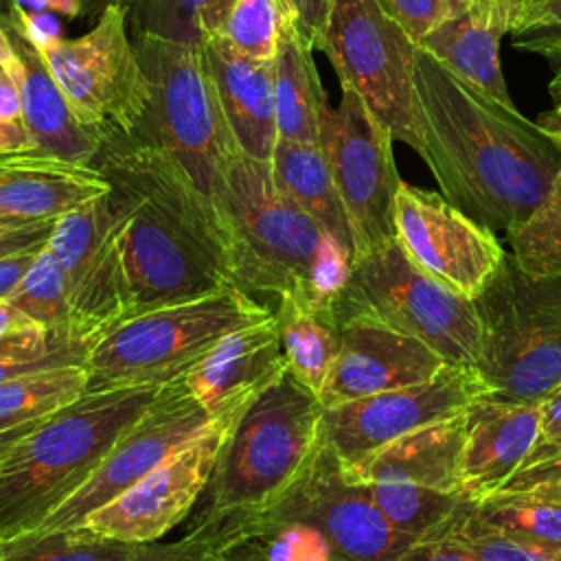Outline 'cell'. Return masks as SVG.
Here are the masks:
<instances>
[{
  "instance_id": "obj_33",
  "label": "cell",
  "mask_w": 561,
  "mask_h": 561,
  "mask_svg": "<svg viewBox=\"0 0 561 561\" xmlns=\"http://www.w3.org/2000/svg\"><path fill=\"white\" fill-rule=\"evenodd\" d=\"M90 344L72 331L22 327L0 335V383L42 368L85 364Z\"/></svg>"
},
{
  "instance_id": "obj_10",
  "label": "cell",
  "mask_w": 561,
  "mask_h": 561,
  "mask_svg": "<svg viewBox=\"0 0 561 561\" xmlns=\"http://www.w3.org/2000/svg\"><path fill=\"white\" fill-rule=\"evenodd\" d=\"M320 50L331 61L340 88L353 90L394 140L421 156L419 46L383 13L377 0H335Z\"/></svg>"
},
{
  "instance_id": "obj_52",
  "label": "cell",
  "mask_w": 561,
  "mask_h": 561,
  "mask_svg": "<svg viewBox=\"0 0 561 561\" xmlns=\"http://www.w3.org/2000/svg\"><path fill=\"white\" fill-rule=\"evenodd\" d=\"M31 324L33 322L26 316H22L9 300H0V335Z\"/></svg>"
},
{
  "instance_id": "obj_14",
  "label": "cell",
  "mask_w": 561,
  "mask_h": 561,
  "mask_svg": "<svg viewBox=\"0 0 561 561\" xmlns=\"http://www.w3.org/2000/svg\"><path fill=\"white\" fill-rule=\"evenodd\" d=\"M392 140L390 129L348 88H342L337 107H327L322 116L320 147L348 219L353 259L394 239V197L401 178Z\"/></svg>"
},
{
  "instance_id": "obj_48",
  "label": "cell",
  "mask_w": 561,
  "mask_h": 561,
  "mask_svg": "<svg viewBox=\"0 0 561 561\" xmlns=\"http://www.w3.org/2000/svg\"><path fill=\"white\" fill-rule=\"evenodd\" d=\"M44 245H37V248H31V250H22L18 254L0 259V300H7L13 294V289L18 287V283L22 280V276L26 274V270L31 267V263L35 261L37 252Z\"/></svg>"
},
{
  "instance_id": "obj_15",
  "label": "cell",
  "mask_w": 561,
  "mask_h": 561,
  "mask_svg": "<svg viewBox=\"0 0 561 561\" xmlns=\"http://www.w3.org/2000/svg\"><path fill=\"white\" fill-rule=\"evenodd\" d=\"M210 421L213 416L193 397L184 379L162 386L149 408L114 443L96 471L35 530L79 526L92 511L127 491L175 449L204 432Z\"/></svg>"
},
{
  "instance_id": "obj_20",
  "label": "cell",
  "mask_w": 561,
  "mask_h": 561,
  "mask_svg": "<svg viewBox=\"0 0 561 561\" xmlns=\"http://www.w3.org/2000/svg\"><path fill=\"white\" fill-rule=\"evenodd\" d=\"M445 359L425 342L375 324L340 327V351L320 392L324 408L412 386L440 373Z\"/></svg>"
},
{
  "instance_id": "obj_22",
  "label": "cell",
  "mask_w": 561,
  "mask_h": 561,
  "mask_svg": "<svg viewBox=\"0 0 561 561\" xmlns=\"http://www.w3.org/2000/svg\"><path fill=\"white\" fill-rule=\"evenodd\" d=\"M539 403L478 397L465 410V438L458 460L460 489L480 500L497 491L530 456L539 440Z\"/></svg>"
},
{
  "instance_id": "obj_53",
  "label": "cell",
  "mask_w": 561,
  "mask_h": 561,
  "mask_svg": "<svg viewBox=\"0 0 561 561\" xmlns=\"http://www.w3.org/2000/svg\"><path fill=\"white\" fill-rule=\"evenodd\" d=\"M44 421V419H42ZM42 421H33V423H26V425H20V427H11L7 432H0V465L4 462V458L9 456V451L31 432L35 430Z\"/></svg>"
},
{
  "instance_id": "obj_44",
  "label": "cell",
  "mask_w": 561,
  "mask_h": 561,
  "mask_svg": "<svg viewBox=\"0 0 561 561\" xmlns=\"http://www.w3.org/2000/svg\"><path fill=\"white\" fill-rule=\"evenodd\" d=\"M294 18H296V26L300 31V35L305 37V42L316 50H320L322 37H324V28L333 9L335 0H287Z\"/></svg>"
},
{
  "instance_id": "obj_2",
  "label": "cell",
  "mask_w": 561,
  "mask_h": 561,
  "mask_svg": "<svg viewBox=\"0 0 561 561\" xmlns=\"http://www.w3.org/2000/svg\"><path fill=\"white\" fill-rule=\"evenodd\" d=\"M421 158L447 202L484 228L508 234L546 197L561 147L506 105L416 50Z\"/></svg>"
},
{
  "instance_id": "obj_37",
  "label": "cell",
  "mask_w": 561,
  "mask_h": 561,
  "mask_svg": "<svg viewBox=\"0 0 561 561\" xmlns=\"http://www.w3.org/2000/svg\"><path fill=\"white\" fill-rule=\"evenodd\" d=\"M232 0H138V33H158L175 39L199 42L217 35Z\"/></svg>"
},
{
  "instance_id": "obj_4",
  "label": "cell",
  "mask_w": 561,
  "mask_h": 561,
  "mask_svg": "<svg viewBox=\"0 0 561 561\" xmlns=\"http://www.w3.org/2000/svg\"><path fill=\"white\" fill-rule=\"evenodd\" d=\"M230 285L313 302V274L333 239L274 182L265 160L232 151L210 184ZM322 307V305H320Z\"/></svg>"
},
{
  "instance_id": "obj_21",
  "label": "cell",
  "mask_w": 561,
  "mask_h": 561,
  "mask_svg": "<svg viewBox=\"0 0 561 561\" xmlns=\"http://www.w3.org/2000/svg\"><path fill=\"white\" fill-rule=\"evenodd\" d=\"M287 373L274 313L224 335L182 379L213 419L243 412Z\"/></svg>"
},
{
  "instance_id": "obj_12",
  "label": "cell",
  "mask_w": 561,
  "mask_h": 561,
  "mask_svg": "<svg viewBox=\"0 0 561 561\" xmlns=\"http://www.w3.org/2000/svg\"><path fill=\"white\" fill-rule=\"evenodd\" d=\"M465 410L388 443L355 467L344 462L388 522L414 541L440 535L471 504L458 478Z\"/></svg>"
},
{
  "instance_id": "obj_17",
  "label": "cell",
  "mask_w": 561,
  "mask_h": 561,
  "mask_svg": "<svg viewBox=\"0 0 561 561\" xmlns=\"http://www.w3.org/2000/svg\"><path fill=\"white\" fill-rule=\"evenodd\" d=\"M394 239L421 272L471 300L506 256L493 230L458 210L443 193L403 180L394 197Z\"/></svg>"
},
{
  "instance_id": "obj_49",
  "label": "cell",
  "mask_w": 561,
  "mask_h": 561,
  "mask_svg": "<svg viewBox=\"0 0 561 561\" xmlns=\"http://www.w3.org/2000/svg\"><path fill=\"white\" fill-rule=\"evenodd\" d=\"M0 121L24 125L20 88L9 68H0Z\"/></svg>"
},
{
  "instance_id": "obj_23",
  "label": "cell",
  "mask_w": 561,
  "mask_h": 561,
  "mask_svg": "<svg viewBox=\"0 0 561 561\" xmlns=\"http://www.w3.org/2000/svg\"><path fill=\"white\" fill-rule=\"evenodd\" d=\"M199 46L237 149L270 162L278 140L272 61L239 53L221 35H206Z\"/></svg>"
},
{
  "instance_id": "obj_42",
  "label": "cell",
  "mask_w": 561,
  "mask_h": 561,
  "mask_svg": "<svg viewBox=\"0 0 561 561\" xmlns=\"http://www.w3.org/2000/svg\"><path fill=\"white\" fill-rule=\"evenodd\" d=\"M493 493H526L561 502V445L535 447L524 465Z\"/></svg>"
},
{
  "instance_id": "obj_30",
  "label": "cell",
  "mask_w": 561,
  "mask_h": 561,
  "mask_svg": "<svg viewBox=\"0 0 561 561\" xmlns=\"http://www.w3.org/2000/svg\"><path fill=\"white\" fill-rule=\"evenodd\" d=\"M85 388V364L42 368L0 383V432L48 419L77 401Z\"/></svg>"
},
{
  "instance_id": "obj_29",
  "label": "cell",
  "mask_w": 561,
  "mask_h": 561,
  "mask_svg": "<svg viewBox=\"0 0 561 561\" xmlns=\"http://www.w3.org/2000/svg\"><path fill=\"white\" fill-rule=\"evenodd\" d=\"M274 320L287 373L320 397L340 351V327L331 307L283 296L274 309Z\"/></svg>"
},
{
  "instance_id": "obj_8",
  "label": "cell",
  "mask_w": 561,
  "mask_h": 561,
  "mask_svg": "<svg viewBox=\"0 0 561 561\" xmlns=\"http://www.w3.org/2000/svg\"><path fill=\"white\" fill-rule=\"evenodd\" d=\"M331 313L337 327L375 324L416 337L449 366L473 368L478 362L480 320L473 300L421 272L397 239L353 259Z\"/></svg>"
},
{
  "instance_id": "obj_47",
  "label": "cell",
  "mask_w": 561,
  "mask_h": 561,
  "mask_svg": "<svg viewBox=\"0 0 561 561\" xmlns=\"http://www.w3.org/2000/svg\"><path fill=\"white\" fill-rule=\"evenodd\" d=\"M539 412H541V430L535 447H559L561 445V386L539 401Z\"/></svg>"
},
{
  "instance_id": "obj_11",
  "label": "cell",
  "mask_w": 561,
  "mask_h": 561,
  "mask_svg": "<svg viewBox=\"0 0 561 561\" xmlns=\"http://www.w3.org/2000/svg\"><path fill=\"white\" fill-rule=\"evenodd\" d=\"M276 526L311 530L329 561H397L414 543L388 522L366 484L322 436L296 480L241 535Z\"/></svg>"
},
{
  "instance_id": "obj_7",
  "label": "cell",
  "mask_w": 561,
  "mask_h": 561,
  "mask_svg": "<svg viewBox=\"0 0 561 561\" xmlns=\"http://www.w3.org/2000/svg\"><path fill=\"white\" fill-rule=\"evenodd\" d=\"M473 305L480 320L473 370L489 397L539 403L561 386V276H530L506 252Z\"/></svg>"
},
{
  "instance_id": "obj_25",
  "label": "cell",
  "mask_w": 561,
  "mask_h": 561,
  "mask_svg": "<svg viewBox=\"0 0 561 561\" xmlns=\"http://www.w3.org/2000/svg\"><path fill=\"white\" fill-rule=\"evenodd\" d=\"M522 0H476L432 31L419 48L489 96L513 105L500 66V42L515 26Z\"/></svg>"
},
{
  "instance_id": "obj_27",
  "label": "cell",
  "mask_w": 561,
  "mask_h": 561,
  "mask_svg": "<svg viewBox=\"0 0 561 561\" xmlns=\"http://www.w3.org/2000/svg\"><path fill=\"white\" fill-rule=\"evenodd\" d=\"M272 66L278 138L320 145V125L329 103L313 61V48L296 24L283 33Z\"/></svg>"
},
{
  "instance_id": "obj_5",
  "label": "cell",
  "mask_w": 561,
  "mask_h": 561,
  "mask_svg": "<svg viewBox=\"0 0 561 561\" xmlns=\"http://www.w3.org/2000/svg\"><path fill=\"white\" fill-rule=\"evenodd\" d=\"M160 388L83 392L44 419L0 465V535L35 530L101 465Z\"/></svg>"
},
{
  "instance_id": "obj_28",
  "label": "cell",
  "mask_w": 561,
  "mask_h": 561,
  "mask_svg": "<svg viewBox=\"0 0 561 561\" xmlns=\"http://www.w3.org/2000/svg\"><path fill=\"white\" fill-rule=\"evenodd\" d=\"M270 167L278 188L309 213L329 237L353 254L348 219L322 147L278 138Z\"/></svg>"
},
{
  "instance_id": "obj_16",
  "label": "cell",
  "mask_w": 561,
  "mask_h": 561,
  "mask_svg": "<svg viewBox=\"0 0 561 561\" xmlns=\"http://www.w3.org/2000/svg\"><path fill=\"white\" fill-rule=\"evenodd\" d=\"M243 412L213 419L127 491L92 511L79 526L129 543L156 541L202 500L221 447Z\"/></svg>"
},
{
  "instance_id": "obj_34",
  "label": "cell",
  "mask_w": 561,
  "mask_h": 561,
  "mask_svg": "<svg viewBox=\"0 0 561 561\" xmlns=\"http://www.w3.org/2000/svg\"><path fill=\"white\" fill-rule=\"evenodd\" d=\"M511 256L530 276H561V171L539 206L506 234Z\"/></svg>"
},
{
  "instance_id": "obj_46",
  "label": "cell",
  "mask_w": 561,
  "mask_h": 561,
  "mask_svg": "<svg viewBox=\"0 0 561 561\" xmlns=\"http://www.w3.org/2000/svg\"><path fill=\"white\" fill-rule=\"evenodd\" d=\"M397 561H473L447 537H430L414 541Z\"/></svg>"
},
{
  "instance_id": "obj_31",
  "label": "cell",
  "mask_w": 561,
  "mask_h": 561,
  "mask_svg": "<svg viewBox=\"0 0 561 561\" xmlns=\"http://www.w3.org/2000/svg\"><path fill=\"white\" fill-rule=\"evenodd\" d=\"M469 515L502 535L561 548V502L526 493H489L471 502Z\"/></svg>"
},
{
  "instance_id": "obj_45",
  "label": "cell",
  "mask_w": 561,
  "mask_h": 561,
  "mask_svg": "<svg viewBox=\"0 0 561 561\" xmlns=\"http://www.w3.org/2000/svg\"><path fill=\"white\" fill-rule=\"evenodd\" d=\"M55 219H46V221H37V224H28L9 232L0 234V259L18 254L22 250H31L37 245H44L50 237Z\"/></svg>"
},
{
  "instance_id": "obj_59",
  "label": "cell",
  "mask_w": 561,
  "mask_h": 561,
  "mask_svg": "<svg viewBox=\"0 0 561 561\" xmlns=\"http://www.w3.org/2000/svg\"><path fill=\"white\" fill-rule=\"evenodd\" d=\"M7 160H9V156H0V167H2Z\"/></svg>"
},
{
  "instance_id": "obj_32",
  "label": "cell",
  "mask_w": 561,
  "mask_h": 561,
  "mask_svg": "<svg viewBox=\"0 0 561 561\" xmlns=\"http://www.w3.org/2000/svg\"><path fill=\"white\" fill-rule=\"evenodd\" d=\"M134 550L136 543L75 526L7 539L2 561H131Z\"/></svg>"
},
{
  "instance_id": "obj_50",
  "label": "cell",
  "mask_w": 561,
  "mask_h": 561,
  "mask_svg": "<svg viewBox=\"0 0 561 561\" xmlns=\"http://www.w3.org/2000/svg\"><path fill=\"white\" fill-rule=\"evenodd\" d=\"M13 7L26 13H55L77 18L83 11V0H4V9Z\"/></svg>"
},
{
  "instance_id": "obj_57",
  "label": "cell",
  "mask_w": 561,
  "mask_h": 561,
  "mask_svg": "<svg viewBox=\"0 0 561 561\" xmlns=\"http://www.w3.org/2000/svg\"><path fill=\"white\" fill-rule=\"evenodd\" d=\"M28 224H37V221H22V219H11V217H0V234L9 232V230H15V228H22V226H28Z\"/></svg>"
},
{
  "instance_id": "obj_24",
  "label": "cell",
  "mask_w": 561,
  "mask_h": 561,
  "mask_svg": "<svg viewBox=\"0 0 561 561\" xmlns=\"http://www.w3.org/2000/svg\"><path fill=\"white\" fill-rule=\"evenodd\" d=\"M7 24V22H4ZM15 61L9 66L22 96V123L39 151L77 167H92L101 138L75 116L44 55L20 31L9 26Z\"/></svg>"
},
{
  "instance_id": "obj_18",
  "label": "cell",
  "mask_w": 561,
  "mask_h": 561,
  "mask_svg": "<svg viewBox=\"0 0 561 561\" xmlns=\"http://www.w3.org/2000/svg\"><path fill=\"white\" fill-rule=\"evenodd\" d=\"M486 394L473 368L445 366L432 379L344 401L322 412V438L355 467L388 443L462 412Z\"/></svg>"
},
{
  "instance_id": "obj_39",
  "label": "cell",
  "mask_w": 561,
  "mask_h": 561,
  "mask_svg": "<svg viewBox=\"0 0 561 561\" xmlns=\"http://www.w3.org/2000/svg\"><path fill=\"white\" fill-rule=\"evenodd\" d=\"M228 561H329L324 543L302 526L250 530L224 546Z\"/></svg>"
},
{
  "instance_id": "obj_43",
  "label": "cell",
  "mask_w": 561,
  "mask_h": 561,
  "mask_svg": "<svg viewBox=\"0 0 561 561\" xmlns=\"http://www.w3.org/2000/svg\"><path fill=\"white\" fill-rule=\"evenodd\" d=\"M131 561H228L226 552L197 535H184L178 541H145L136 543Z\"/></svg>"
},
{
  "instance_id": "obj_13",
  "label": "cell",
  "mask_w": 561,
  "mask_h": 561,
  "mask_svg": "<svg viewBox=\"0 0 561 561\" xmlns=\"http://www.w3.org/2000/svg\"><path fill=\"white\" fill-rule=\"evenodd\" d=\"M39 53L79 123L101 140L131 136L142 125L151 88L129 37L127 2H107L85 35L64 37Z\"/></svg>"
},
{
  "instance_id": "obj_9",
  "label": "cell",
  "mask_w": 561,
  "mask_h": 561,
  "mask_svg": "<svg viewBox=\"0 0 561 561\" xmlns=\"http://www.w3.org/2000/svg\"><path fill=\"white\" fill-rule=\"evenodd\" d=\"M136 48L151 88L142 125L131 134L171 151L208 193L219 164L237 151L199 42L138 33Z\"/></svg>"
},
{
  "instance_id": "obj_36",
  "label": "cell",
  "mask_w": 561,
  "mask_h": 561,
  "mask_svg": "<svg viewBox=\"0 0 561 561\" xmlns=\"http://www.w3.org/2000/svg\"><path fill=\"white\" fill-rule=\"evenodd\" d=\"M7 300L37 327L72 331L66 272L46 245Z\"/></svg>"
},
{
  "instance_id": "obj_3",
  "label": "cell",
  "mask_w": 561,
  "mask_h": 561,
  "mask_svg": "<svg viewBox=\"0 0 561 561\" xmlns=\"http://www.w3.org/2000/svg\"><path fill=\"white\" fill-rule=\"evenodd\" d=\"M318 394L285 373L263 390L228 434L188 535L221 550L296 480L322 436Z\"/></svg>"
},
{
  "instance_id": "obj_41",
  "label": "cell",
  "mask_w": 561,
  "mask_h": 561,
  "mask_svg": "<svg viewBox=\"0 0 561 561\" xmlns=\"http://www.w3.org/2000/svg\"><path fill=\"white\" fill-rule=\"evenodd\" d=\"M476 0H377L383 13L419 46L432 31L465 13Z\"/></svg>"
},
{
  "instance_id": "obj_40",
  "label": "cell",
  "mask_w": 561,
  "mask_h": 561,
  "mask_svg": "<svg viewBox=\"0 0 561 561\" xmlns=\"http://www.w3.org/2000/svg\"><path fill=\"white\" fill-rule=\"evenodd\" d=\"M515 48L543 57L552 68L561 66V0H522L515 26Z\"/></svg>"
},
{
  "instance_id": "obj_6",
  "label": "cell",
  "mask_w": 561,
  "mask_h": 561,
  "mask_svg": "<svg viewBox=\"0 0 561 561\" xmlns=\"http://www.w3.org/2000/svg\"><path fill=\"white\" fill-rule=\"evenodd\" d=\"M272 313L252 294L226 285L208 296L129 318L88 351L85 392L162 388L182 379L224 335Z\"/></svg>"
},
{
  "instance_id": "obj_55",
  "label": "cell",
  "mask_w": 561,
  "mask_h": 561,
  "mask_svg": "<svg viewBox=\"0 0 561 561\" xmlns=\"http://www.w3.org/2000/svg\"><path fill=\"white\" fill-rule=\"evenodd\" d=\"M15 57L18 55H15L9 28H7L4 20H2V13H0V68H9L15 61Z\"/></svg>"
},
{
  "instance_id": "obj_51",
  "label": "cell",
  "mask_w": 561,
  "mask_h": 561,
  "mask_svg": "<svg viewBox=\"0 0 561 561\" xmlns=\"http://www.w3.org/2000/svg\"><path fill=\"white\" fill-rule=\"evenodd\" d=\"M35 149H37V145L33 142V138L24 125L0 121V156L26 153V151H35Z\"/></svg>"
},
{
  "instance_id": "obj_60",
  "label": "cell",
  "mask_w": 561,
  "mask_h": 561,
  "mask_svg": "<svg viewBox=\"0 0 561 561\" xmlns=\"http://www.w3.org/2000/svg\"><path fill=\"white\" fill-rule=\"evenodd\" d=\"M83 2H90V0H83Z\"/></svg>"
},
{
  "instance_id": "obj_58",
  "label": "cell",
  "mask_w": 561,
  "mask_h": 561,
  "mask_svg": "<svg viewBox=\"0 0 561 561\" xmlns=\"http://www.w3.org/2000/svg\"><path fill=\"white\" fill-rule=\"evenodd\" d=\"M4 548H7V539L0 535V561H2V554H4Z\"/></svg>"
},
{
  "instance_id": "obj_26",
  "label": "cell",
  "mask_w": 561,
  "mask_h": 561,
  "mask_svg": "<svg viewBox=\"0 0 561 561\" xmlns=\"http://www.w3.org/2000/svg\"><path fill=\"white\" fill-rule=\"evenodd\" d=\"M110 191L96 167L61 162L39 149L13 153L0 167V217L46 221Z\"/></svg>"
},
{
  "instance_id": "obj_54",
  "label": "cell",
  "mask_w": 561,
  "mask_h": 561,
  "mask_svg": "<svg viewBox=\"0 0 561 561\" xmlns=\"http://www.w3.org/2000/svg\"><path fill=\"white\" fill-rule=\"evenodd\" d=\"M535 123L561 147V110L550 107V110L541 112Z\"/></svg>"
},
{
  "instance_id": "obj_35",
  "label": "cell",
  "mask_w": 561,
  "mask_h": 561,
  "mask_svg": "<svg viewBox=\"0 0 561 561\" xmlns=\"http://www.w3.org/2000/svg\"><path fill=\"white\" fill-rule=\"evenodd\" d=\"M291 24L296 18L287 0H232L217 35L252 59L272 61Z\"/></svg>"
},
{
  "instance_id": "obj_19",
  "label": "cell",
  "mask_w": 561,
  "mask_h": 561,
  "mask_svg": "<svg viewBox=\"0 0 561 561\" xmlns=\"http://www.w3.org/2000/svg\"><path fill=\"white\" fill-rule=\"evenodd\" d=\"M46 248L66 272L72 333L92 348L123 322L118 217L110 191L59 215Z\"/></svg>"
},
{
  "instance_id": "obj_56",
  "label": "cell",
  "mask_w": 561,
  "mask_h": 561,
  "mask_svg": "<svg viewBox=\"0 0 561 561\" xmlns=\"http://www.w3.org/2000/svg\"><path fill=\"white\" fill-rule=\"evenodd\" d=\"M548 94H550V101H552V107L561 110V66L554 68V75L548 83Z\"/></svg>"
},
{
  "instance_id": "obj_1",
  "label": "cell",
  "mask_w": 561,
  "mask_h": 561,
  "mask_svg": "<svg viewBox=\"0 0 561 561\" xmlns=\"http://www.w3.org/2000/svg\"><path fill=\"white\" fill-rule=\"evenodd\" d=\"M92 167L107 178L118 217L123 322L230 285L210 195L171 151L110 134Z\"/></svg>"
},
{
  "instance_id": "obj_38",
  "label": "cell",
  "mask_w": 561,
  "mask_h": 561,
  "mask_svg": "<svg viewBox=\"0 0 561 561\" xmlns=\"http://www.w3.org/2000/svg\"><path fill=\"white\" fill-rule=\"evenodd\" d=\"M473 502V500H471ZM471 504L440 533L473 561H561V548L528 543L478 524ZM438 537V535H436Z\"/></svg>"
}]
</instances>
